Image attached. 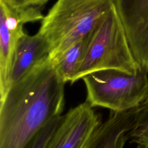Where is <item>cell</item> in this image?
<instances>
[{"instance_id":"1","label":"cell","mask_w":148,"mask_h":148,"mask_svg":"<svg viewBox=\"0 0 148 148\" xmlns=\"http://www.w3.org/2000/svg\"><path fill=\"white\" fill-rule=\"evenodd\" d=\"M65 83L48 57L12 84L0 99V148H25L45 125L61 115Z\"/></svg>"},{"instance_id":"2","label":"cell","mask_w":148,"mask_h":148,"mask_svg":"<svg viewBox=\"0 0 148 148\" xmlns=\"http://www.w3.org/2000/svg\"><path fill=\"white\" fill-rule=\"evenodd\" d=\"M111 69L132 75L142 71L134 57L114 2L87 35L82 62L71 83L90 73Z\"/></svg>"},{"instance_id":"3","label":"cell","mask_w":148,"mask_h":148,"mask_svg":"<svg viewBox=\"0 0 148 148\" xmlns=\"http://www.w3.org/2000/svg\"><path fill=\"white\" fill-rule=\"evenodd\" d=\"M113 0H57L42 20L38 32L54 60L86 37L108 12Z\"/></svg>"},{"instance_id":"4","label":"cell","mask_w":148,"mask_h":148,"mask_svg":"<svg viewBox=\"0 0 148 148\" xmlns=\"http://www.w3.org/2000/svg\"><path fill=\"white\" fill-rule=\"evenodd\" d=\"M87 101L92 107L123 112L138 107L148 94V74L135 75L117 69L90 73L83 78Z\"/></svg>"},{"instance_id":"5","label":"cell","mask_w":148,"mask_h":148,"mask_svg":"<svg viewBox=\"0 0 148 148\" xmlns=\"http://www.w3.org/2000/svg\"><path fill=\"white\" fill-rule=\"evenodd\" d=\"M92 108L85 101L63 115L46 148H84L101 123Z\"/></svg>"},{"instance_id":"6","label":"cell","mask_w":148,"mask_h":148,"mask_svg":"<svg viewBox=\"0 0 148 148\" xmlns=\"http://www.w3.org/2000/svg\"><path fill=\"white\" fill-rule=\"evenodd\" d=\"M134 57L148 74V0H113Z\"/></svg>"},{"instance_id":"7","label":"cell","mask_w":148,"mask_h":148,"mask_svg":"<svg viewBox=\"0 0 148 148\" xmlns=\"http://www.w3.org/2000/svg\"><path fill=\"white\" fill-rule=\"evenodd\" d=\"M23 24L16 13L0 0V99L9 91L16 50L20 38L25 34Z\"/></svg>"},{"instance_id":"8","label":"cell","mask_w":148,"mask_h":148,"mask_svg":"<svg viewBox=\"0 0 148 148\" xmlns=\"http://www.w3.org/2000/svg\"><path fill=\"white\" fill-rule=\"evenodd\" d=\"M137 107L113 112L96 128L84 148H123L135 128Z\"/></svg>"},{"instance_id":"9","label":"cell","mask_w":148,"mask_h":148,"mask_svg":"<svg viewBox=\"0 0 148 148\" xmlns=\"http://www.w3.org/2000/svg\"><path fill=\"white\" fill-rule=\"evenodd\" d=\"M49 52L47 42L39 32L34 35L25 34L19 40L16 50L11 72V86L48 58Z\"/></svg>"},{"instance_id":"10","label":"cell","mask_w":148,"mask_h":148,"mask_svg":"<svg viewBox=\"0 0 148 148\" xmlns=\"http://www.w3.org/2000/svg\"><path fill=\"white\" fill-rule=\"evenodd\" d=\"M87 36L73 44L57 58L51 60L57 73L65 83L71 82L80 65L86 46Z\"/></svg>"},{"instance_id":"11","label":"cell","mask_w":148,"mask_h":148,"mask_svg":"<svg viewBox=\"0 0 148 148\" xmlns=\"http://www.w3.org/2000/svg\"><path fill=\"white\" fill-rule=\"evenodd\" d=\"M3 1V0H2ZM49 0H9L5 2L16 13L21 23L42 20V9Z\"/></svg>"},{"instance_id":"12","label":"cell","mask_w":148,"mask_h":148,"mask_svg":"<svg viewBox=\"0 0 148 148\" xmlns=\"http://www.w3.org/2000/svg\"><path fill=\"white\" fill-rule=\"evenodd\" d=\"M62 117L63 115H60L50 121L33 137L25 148H46Z\"/></svg>"},{"instance_id":"13","label":"cell","mask_w":148,"mask_h":148,"mask_svg":"<svg viewBox=\"0 0 148 148\" xmlns=\"http://www.w3.org/2000/svg\"><path fill=\"white\" fill-rule=\"evenodd\" d=\"M130 140L136 145L148 146V124L134 129L130 134Z\"/></svg>"},{"instance_id":"14","label":"cell","mask_w":148,"mask_h":148,"mask_svg":"<svg viewBox=\"0 0 148 148\" xmlns=\"http://www.w3.org/2000/svg\"><path fill=\"white\" fill-rule=\"evenodd\" d=\"M147 124H148V94L144 101L137 107L136 121L135 128Z\"/></svg>"},{"instance_id":"15","label":"cell","mask_w":148,"mask_h":148,"mask_svg":"<svg viewBox=\"0 0 148 148\" xmlns=\"http://www.w3.org/2000/svg\"><path fill=\"white\" fill-rule=\"evenodd\" d=\"M136 148H148V146L143 145H137Z\"/></svg>"},{"instance_id":"16","label":"cell","mask_w":148,"mask_h":148,"mask_svg":"<svg viewBox=\"0 0 148 148\" xmlns=\"http://www.w3.org/2000/svg\"><path fill=\"white\" fill-rule=\"evenodd\" d=\"M3 1H5V2H7V1H8L9 0H3Z\"/></svg>"}]
</instances>
